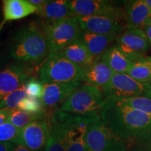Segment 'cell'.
<instances>
[{
	"mask_svg": "<svg viewBox=\"0 0 151 151\" xmlns=\"http://www.w3.org/2000/svg\"><path fill=\"white\" fill-rule=\"evenodd\" d=\"M100 119L126 144L151 149V114L132 109L113 98H105Z\"/></svg>",
	"mask_w": 151,
	"mask_h": 151,
	"instance_id": "6da1fadb",
	"label": "cell"
},
{
	"mask_svg": "<svg viewBox=\"0 0 151 151\" xmlns=\"http://www.w3.org/2000/svg\"><path fill=\"white\" fill-rule=\"evenodd\" d=\"M10 55L18 61L40 63L49 55L48 46L41 25L33 22L15 35Z\"/></svg>",
	"mask_w": 151,
	"mask_h": 151,
	"instance_id": "7a4b0ae2",
	"label": "cell"
},
{
	"mask_svg": "<svg viewBox=\"0 0 151 151\" xmlns=\"http://www.w3.org/2000/svg\"><path fill=\"white\" fill-rule=\"evenodd\" d=\"M105 100L100 88L85 83L71 92L58 109L75 116L95 118L100 117Z\"/></svg>",
	"mask_w": 151,
	"mask_h": 151,
	"instance_id": "3957f363",
	"label": "cell"
},
{
	"mask_svg": "<svg viewBox=\"0 0 151 151\" xmlns=\"http://www.w3.org/2000/svg\"><path fill=\"white\" fill-rule=\"evenodd\" d=\"M43 84L48 83L83 82L84 71L79 67L60 55L50 54L39 69Z\"/></svg>",
	"mask_w": 151,
	"mask_h": 151,
	"instance_id": "277c9868",
	"label": "cell"
},
{
	"mask_svg": "<svg viewBox=\"0 0 151 151\" xmlns=\"http://www.w3.org/2000/svg\"><path fill=\"white\" fill-rule=\"evenodd\" d=\"M46 36L49 55L57 53L78 40L81 33L77 17L71 16L48 24H41Z\"/></svg>",
	"mask_w": 151,
	"mask_h": 151,
	"instance_id": "5b68a950",
	"label": "cell"
},
{
	"mask_svg": "<svg viewBox=\"0 0 151 151\" xmlns=\"http://www.w3.org/2000/svg\"><path fill=\"white\" fill-rule=\"evenodd\" d=\"M86 151H128V146L99 118L87 128Z\"/></svg>",
	"mask_w": 151,
	"mask_h": 151,
	"instance_id": "8992f818",
	"label": "cell"
},
{
	"mask_svg": "<svg viewBox=\"0 0 151 151\" xmlns=\"http://www.w3.org/2000/svg\"><path fill=\"white\" fill-rule=\"evenodd\" d=\"M105 98L116 99L137 97L151 98V86L141 83L127 73H115L108 86L102 90Z\"/></svg>",
	"mask_w": 151,
	"mask_h": 151,
	"instance_id": "52a82bcc",
	"label": "cell"
},
{
	"mask_svg": "<svg viewBox=\"0 0 151 151\" xmlns=\"http://www.w3.org/2000/svg\"><path fill=\"white\" fill-rule=\"evenodd\" d=\"M116 46L129 60L135 62L145 59L150 43L142 29H127L117 37Z\"/></svg>",
	"mask_w": 151,
	"mask_h": 151,
	"instance_id": "ba28073f",
	"label": "cell"
},
{
	"mask_svg": "<svg viewBox=\"0 0 151 151\" xmlns=\"http://www.w3.org/2000/svg\"><path fill=\"white\" fill-rule=\"evenodd\" d=\"M69 8L73 16H108L121 20L124 10L106 0H71Z\"/></svg>",
	"mask_w": 151,
	"mask_h": 151,
	"instance_id": "9c48e42d",
	"label": "cell"
},
{
	"mask_svg": "<svg viewBox=\"0 0 151 151\" xmlns=\"http://www.w3.org/2000/svg\"><path fill=\"white\" fill-rule=\"evenodd\" d=\"M73 115L57 109L50 118L49 135L46 151H67L68 132Z\"/></svg>",
	"mask_w": 151,
	"mask_h": 151,
	"instance_id": "30bf717a",
	"label": "cell"
},
{
	"mask_svg": "<svg viewBox=\"0 0 151 151\" xmlns=\"http://www.w3.org/2000/svg\"><path fill=\"white\" fill-rule=\"evenodd\" d=\"M77 19L81 30L98 35L118 37L126 27L120 20L108 16H81Z\"/></svg>",
	"mask_w": 151,
	"mask_h": 151,
	"instance_id": "8fae6325",
	"label": "cell"
},
{
	"mask_svg": "<svg viewBox=\"0 0 151 151\" xmlns=\"http://www.w3.org/2000/svg\"><path fill=\"white\" fill-rule=\"evenodd\" d=\"M50 125L46 120L35 121L20 129L18 144L32 151H43L46 148Z\"/></svg>",
	"mask_w": 151,
	"mask_h": 151,
	"instance_id": "7c38bea8",
	"label": "cell"
},
{
	"mask_svg": "<svg viewBox=\"0 0 151 151\" xmlns=\"http://www.w3.org/2000/svg\"><path fill=\"white\" fill-rule=\"evenodd\" d=\"M28 76L27 71L18 64H11L0 71V100L23 86Z\"/></svg>",
	"mask_w": 151,
	"mask_h": 151,
	"instance_id": "4fadbf2b",
	"label": "cell"
},
{
	"mask_svg": "<svg viewBox=\"0 0 151 151\" xmlns=\"http://www.w3.org/2000/svg\"><path fill=\"white\" fill-rule=\"evenodd\" d=\"M81 82L60 83H48L43 84L41 101L45 108H52L62 104L71 92L78 88Z\"/></svg>",
	"mask_w": 151,
	"mask_h": 151,
	"instance_id": "5bb4252c",
	"label": "cell"
},
{
	"mask_svg": "<svg viewBox=\"0 0 151 151\" xmlns=\"http://www.w3.org/2000/svg\"><path fill=\"white\" fill-rule=\"evenodd\" d=\"M124 18L127 29H143L151 18V13L144 0L125 1Z\"/></svg>",
	"mask_w": 151,
	"mask_h": 151,
	"instance_id": "9a60e30c",
	"label": "cell"
},
{
	"mask_svg": "<svg viewBox=\"0 0 151 151\" xmlns=\"http://www.w3.org/2000/svg\"><path fill=\"white\" fill-rule=\"evenodd\" d=\"M100 117L86 118L73 116L69 132L67 151H86V134L88 125Z\"/></svg>",
	"mask_w": 151,
	"mask_h": 151,
	"instance_id": "2e32d148",
	"label": "cell"
},
{
	"mask_svg": "<svg viewBox=\"0 0 151 151\" xmlns=\"http://www.w3.org/2000/svg\"><path fill=\"white\" fill-rule=\"evenodd\" d=\"M85 83L97 87L101 90L108 86L114 72L99 58L93 63L83 68Z\"/></svg>",
	"mask_w": 151,
	"mask_h": 151,
	"instance_id": "e0dca14e",
	"label": "cell"
},
{
	"mask_svg": "<svg viewBox=\"0 0 151 151\" xmlns=\"http://www.w3.org/2000/svg\"><path fill=\"white\" fill-rule=\"evenodd\" d=\"M38 16L43 19V24H48L73 16L69 8V1L55 0L46 1L37 7Z\"/></svg>",
	"mask_w": 151,
	"mask_h": 151,
	"instance_id": "ac0fdd59",
	"label": "cell"
},
{
	"mask_svg": "<svg viewBox=\"0 0 151 151\" xmlns=\"http://www.w3.org/2000/svg\"><path fill=\"white\" fill-rule=\"evenodd\" d=\"M37 7L27 0H3V19L0 31L7 22L20 20L37 12Z\"/></svg>",
	"mask_w": 151,
	"mask_h": 151,
	"instance_id": "d6986e66",
	"label": "cell"
},
{
	"mask_svg": "<svg viewBox=\"0 0 151 151\" xmlns=\"http://www.w3.org/2000/svg\"><path fill=\"white\" fill-rule=\"evenodd\" d=\"M79 67L86 68L93 63L96 58L81 41L77 40L57 52Z\"/></svg>",
	"mask_w": 151,
	"mask_h": 151,
	"instance_id": "ffe728a7",
	"label": "cell"
},
{
	"mask_svg": "<svg viewBox=\"0 0 151 151\" xmlns=\"http://www.w3.org/2000/svg\"><path fill=\"white\" fill-rule=\"evenodd\" d=\"M117 37L111 35H101L98 34L83 31L79 37V40L88 48L92 55L99 58L109 48L113 45Z\"/></svg>",
	"mask_w": 151,
	"mask_h": 151,
	"instance_id": "44dd1931",
	"label": "cell"
},
{
	"mask_svg": "<svg viewBox=\"0 0 151 151\" xmlns=\"http://www.w3.org/2000/svg\"><path fill=\"white\" fill-rule=\"evenodd\" d=\"M99 58L115 73H126L134 63L119 50L115 43L107 49Z\"/></svg>",
	"mask_w": 151,
	"mask_h": 151,
	"instance_id": "7402d4cb",
	"label": "cell"
},
{
	"mask_svg": "<svg viewBox=\"0 0 151 151\" xmlns=\"http://www.w3.org/2000/svg\"><path fill=\"white\" fill-rule=\"evenodd\" d=\"M126 73L141 83L151 86V68L148 57L134 62Z\"/></svg>",
	"mask_w": 151,
	"mask_h": 151,
	"instance_id": "603a6c76",
	"label": "cell"
},
{
	"mask_svg": "<svg viewBox=\"0 0 151 151\" xmlns=\"http://www.w3.org/2000/svg\"><path fill=\"white\" fill-rule=\"evenodd\" d=\"M44 115H32L24 111L19 110L18 109L10 110L8 121L19 129L29 124L32 122L37 120H43L45 118Z\"/></svg>",
	"mask_w": 151,
	"mask_h": 151,
	"instance_id": "cb8c5ba5",
	"label": "cell"
},
{
	"mask_svg": "<svg viewBox=\"0 0 151 151\" xmlns=\"http://www.w3.org/2000/svg\"><path fill=\"white\" fill-rule=\"evenodd\" d=\"M26 96L27 94L23 85L18 90L4 96L0 100V109L13 110L18 109L19 104L26 97Z\"/></svg>",
	"mask_w": 151,
	"mask_h": 151,
	"instance_id": "d4e9b609",
	"label": "cell"
},
{
	"mask_svg": "<svg viewBox=\"0 0 151 151\" xmlns=\"http://www.w3.org/2000/svg\"><path fill=\"white\" fill-rule=\"evenodd\" d=\"M41 99L26 97L19 104L18 109L32 115H44L46 116V109H44Z\"/></svg>",
	"mask_w": 151,
	"mask_h": 151,
	"instance_id": "484cf974",
	"label": "cell"
},
{
	"mask_svg": "<svg viewBox=\"0 0 151 151\" xmlns=\"http://www.w3.org/2000/svg\"><path fill=\"white\" fill-rule=\"evenodd\" d=\"M117 100L132 109L151 114V98L137 97Z\"/></svg>",
	"mask_w": 151,
	"mask_h": 151,
	"instance_id": "4316f807",
	"label": "cell"
},
{
	"mask_svg": "<svg viewBox=\"0 0 151 151\" xmlns=\"http://www.w3.org/2000/svg\"><path fill=\"white\" fill-rule=\"evenodd\" d=\"M20 129L8 121L0 125V142H9L18 144Z\"/></svg>",
	"mask_w": 151,
	"mask_h": 151,
	"instance_id": "83f0119b",
	"label": "cell"
},
{
	"mask_svg": "<svg viewBox=\"0 0 151 151\" xmlns=\"http://www.w3.org/2000/svg\"><path fill=\"white\" fill-rule=\"evenodd\" d=\"M26 94L29 97L41 99L43 90V84L35 78H30L24 84Z\"/></svg>",
	"mask_w": 151,
	"mask_h": 151,
	"instance_id": "f1b7e54d",
	"label": "cell"
},
{
	"mask_svg": "<svg viewBox=\"0 0 151 151\" xmlns=\"http://www.w3.org/2000/svg\"><path fill=\"white\" fill-rule=\"evenodd\" d=\"M10 110H6V109H0V125L8 120V118L9 116Z\"/></svg>",
	"mask_w": 151,
	"mask_h": 151,
	"instance_id": "f546056e",
	"label": "cell"
},
{
	"mask_svg": "<svg viewBox=\"0 0 151 151\" xmlns=\"http://www.w3.org/2000/svg\"><path fill=\"white\" fill-rule=\"evenodd\" d=\"M14 143L9 142H0V151H13Z\"/></svg>",
	"mask_w": 151,
	"mask_h": 151,
	"instance_id": "4dcf8cb0",
	"label": "cell"
},
{
	"mask_svg": "<svg viewBox=\"0 0 151 151\" xmlns=\"http://www.w3.org/2000/svg\"><path fill=\"white\" fill-rule=\"evenodd\" d=\"M146 35L149 43L151 44V23H148L142 29Z\"/></svg>",
	"mask_w": 151,
	"mask_h": 151,
	"instance_id": "1f68e13d",
	"label": "cell"
},
{
	"mask_svg": "<svg viewBox=\"0 0 151 151\" xmlns=\"http://www.w3.org/2000/svg\"><path fill=\"white\" fill-rule=\"evenodd\" d=\"M13 151H32V150H29V148H27V147L23 146V145L15 144L14 147V150Z\"/></svg>",
	"mask_w": 151,
	"mask_h": 151,
	"instance_id": "d6a6232c",
	"label": "cell"
},
{
	"mask_svg": "<svg viewBox=\"0 0 151 151\" xmlns=\"http://www.w3.org/2000/svg\"><path fill=\"white\" fill-rule=\"evenodd\" d=\"M29 2L32 4L35 5V6H39L42 5L46 2V0H29Z\"/></svg>",
	"mask_w": 151,
	"mask_h": 151,
	"instance_id": "836d02e7",
	"label": "cell"
},
{
	"mask_svg": "<svg viewBox=\"0 0 151 151\" xmlns=\"http://www.w3.org/2000/svg\"><path fill=\"white\" fill-rule=\"evenodd\" d=\"M144 1L147 4V6H148L149 10H150V13H151V0H144Z\"/></svg>",
	"mask_w": 151,
	"mask_h": 151,
	"instance_id": "e575fe53",
	"label": "cell"
},
{
	"mask_svg": "<svg viewBox=\"0 0 151 151\" xmlns=\"http://www.w3.org/2000/svg\"><path fill=\"white\" fill-rule=\"evenodd\" d=\"M148 60H149V62H150V68H151V57H148Z\"/></svg>",
	"mask_w": 151,
	"mask_h": 151,
	"instance_id": "d590c367",
	"label": "cell"
},
{
	"mask_svg": "<svg viewBox=\"0 0 151 151\" xmlns=\"http://www.w3.org/2000/svg\"><path fill=\"white\" fill-rule=\"evenodd\" d=\"M148 23H151V18H150V20H149V21H148Z\"/></svg>",
	"mask_w": 151,
	"mask_h": 151,
	"instance_id": "8d00e7d4",
	"label": "cell"
},
{
	"mask_svg": "<svg viewBox=\"0 0 151 151\" xmlns=\"http://www.w3.org/2000/svg\"><path fill=\"white\" fill-rule=\"evenodd\" d=\"M148 151H151V149H150V150H148Z\"/></svg>",
	"mask_w": 151,
	"mask_h": 151,
	"instance_id": "74e56055",
	"label": "cell"
},
{
	"mask_svg": "<svg viewBox=\"0 0 151 151\" xmlns=\"http://www.w3.org/2000/svg\"><path fill=\"white\" fill-rule=\"evenodd\" d=\"M0 23H1V22H0Z\"/></svg>",
	"mask_w": 151,
	"mask_h": 151,
	"instance_id": "f35d334b",
	"label": "cell"
}]
</instances>
